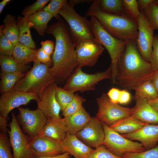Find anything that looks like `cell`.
I'll use <instances>...</instances> for the list:
<instances>
[{
	"label": "cell",
	"instance_id": "39",
	"mask_svg": "<svg viewBox=\"0 0 158 158\" xmlns=\"http://www.w3.org/2000/svg\"><path fill=\"white\" fill-rule=\"evenodd\" d=\"M11 146L6 134H0V158H14L11 152Z\"/></svg>",
	"mask_w": 158,
	"mask_h": 158
},
{
	"label": "cell",
	"instance_id": "25",
	"mask_svg": "<svg viewBox=\"0 0 158 158\" xmlns=\"http://www.w3.org/2000/svg\"><path fill=\"white\" fill-rule=\"evenodd\" d=\"M38 49L29 48L18 43L15 46L12 56L21 65L36 62Z\"/></svg>",
	"mask_w": 158,
	"mask_h": 158
},
{
	"label": "cell",
	"instance_id": "24",
	"mask_svg": "<svg viewBox=\"0 0 158 158\" xmlns=\"http://www.w3.org/2000/svg\"><path fill=\"white\" fill-rule=\"evenodd\" d=\"M53 17L49 12L43 10L36 12L27 18L31 28H34L40 36H44L49 21Z\"/></svg>",
	"mask_w": 158,
	"mask_h": 158
},
{
	"label": "cell",
	"instance_id": "37",
	"mask_svg": "<svg viewBox=\"0 0 158 158\" xmlns=\"http://www.w3.org/2000/svg\"><path fill=\"white\" fill-rule=\"evenodd\" d=\"M50 1V0H37L33 4L27 6L24 8L22 13L23 17L27 18L32 14L43 10Z\"/></svg>",
	"mask_w": 158,
	"mask_h": 158
},
{
	"label": "cell",
	"instance_id": "30",
	"mask_svg": "<svg viewBox=\"0 0 158 158\" xmlns=\"http://www.w3.org/2000/svg\"><path fill=\"white\" fill-rule=\"evenodd\" d=\"M99 7L103 11L111 14L126 15L122 8V0H97Z\"/></svg>",
	"mask_w": 158,
	"mask_h": 158
},
{
	"label": "cell",
	"instance_id": "6",
	"mask_svg": "<svg viewBox=\"0 0 158 158\" xmlns=\"http://www.w3.org/2000/svg\"><path fill=\"white\" fill-rule=\"evenodd\" d=\"M69 27L71 34L76 43L95 42L89 20L81 16L67 1L59 12Z\"/></svg>",
	"mask_w": 158,
	"mask_h": 158
},
{
	"label": "cell",
	"instance_id": "11",
	"mask_svg": "<svg viewBox=\"0 0 158 158\" xmlns=\"http://www.w3.org/2000/svg\"><path fill=\"white\" fill-rule=\"evenodd\" d=\"M19 114L17 120L24 131L31 138L40 135L47 119L38 108L35 110L28 108H18Z\"/></svg>",
	"mask_w": 158,
	"mask_h": 158
},
{
	"label": "cell",
	"instance_id": "15",
	"mask_svg": "<svg viewBox=\"0 0 158 158\" xmlns=\"http://www.w3.org/2000/svg\"><path fill=\"white\" fill-rule=\"evenodd\" d=\"M75 49L78 66L82 68L94 66L104 48L95 42H83L76 43Z\"/></svg>",
	"mask_w": 158,
	"mask_h": 158
},
{
	"label": "cell",
	"instance_id": "21",
	"mask_svg": "<svg viewBox=\"0 0 158 158\" xmlns=\"http://www.w3.org/2000/svg\"><path fill=\"white\" fill-rule=\"evenodd\" d=\"M68 132L64 118L47 119L39 135L62 142Z\"/></svg>",
	"mask_w": 158,
	"mask_h": 158
},
{
	"label": "cell",
	"instance_id": "18",
	"mask_svg": "<svg viewBox=\"0 0 158 158\" xmlns=\"http://www.w3.org/2000/svg\"><path fill=\"white\" fill-rule=\"evenodd\" d=\"M121 135L139 141L146 150H150L156 146L158 142V124H147L133 132Z\"/></svg>",
	"mask_w": 158,
	"mask_h": 158
},
{
	"label": "cell",
	"instance_id": "55",
	"mask_svg": "<svg viewBox=\"0 0 158 158\" xmlns=\"http://www.w3.org/2000/svg\"><path fill=\"white\" fill-rule=\"evenodd\" d=\"M154 2L158 6V0H154Z\"/></svg>",
	"mask_w": 158,
	"mask_h": 158
},
{
	"label": "cell",
	"instance_id": "23",
	"mask_svg": "<svg viewBox=\"0 0 158 158\" xmlns=\"http://www.w3.org/2000/svg\"><path fill=\"white\" fill-rule=\"evenodd\" d=\"M147 124L131 115L116 121L109 126L118 133L123 134L133 132Z\"/></svg>",
	"mask_w": 158,
	"mask_h": 158
},
{
	"label": "cell",
	"instance_id": "4",
	"mask_svg": "<svg viewBox=\"0 0 158 158\" xmlns=\"http://www.w3.org/2000/svg\"><path fill=\"white\" fill-rule=\"evenodd\" d=\"M95 37V42L103 46L110 56L111 63L112 84H115L118 75V65L126 45L125 40L116 38L107 32L98 20L94 16H90L89 20Z\"/></svg>",
	"mask_w": 158,
	"mask_h": 158
},
{
	"label": "cell",
	"instance_id": "43",
	"mask_svg": "<svg viewBox=\"0 0 158 158\" xmlns=\"http://www.w3.org/2000/svg\"><path fill=\"white\" fill-rule=\"evenodd\" d=\"M37 59L43 64L51 66L52 65V59H51L50 55L45 52L41 48L38 49Z\"/></svg>",
	"mask_w": 158,
	"mask_h": 158
},
{
	"label": "cell",
	"instance_id": "16",
	"mask_svg": "<svg viewBox=\"0 0 158 158\" xmlns=\"http://www.w3.org/2000/svg\"><path fill=\"white\" fill-rule=\"evenodd\" d=\"M75 135L87 145L96 148L102 145L104 139L102 123L96 116L91 117L87 123Z\"/></svg>",
	"mask_w": 158,
	"mask_h": 158
},
{
	"label": "cell",
	"instance_id": "2",
	"mask_svg": "<svg viewBox=\"0 0 158 158\" xmlns=\"http://www.w3.org/2000/svg\"><path fill=\"white\" fill-rule=\"evenodd\" d=\"M126 41L124 51L118 65V75L115 83L126 90H133L151 80L156 71L140 53L136 41Z\"/></svg>",
	"mask_w": 158,
	"mask_h": 158
},
{
	"label": "cell",
	"instance_id": "7",
	"mask_svg": "<svg viewBox=\"0 0 158 158\" xmlns=\"http://www.w3.org/2000/svg\"><path fill=\"white\" fill-rule=\"evenodd\" d=\"M78 66L67 80L63 87L64 89L82 93L95 90V86L101 80L110 79L111 75L110 66L106 71L94 74L84 72Z\"/></svg>",
	"mask_w": 158,
	"mask_h": 158
},
{
	"label": "cell",
	"instance_id": "36",
	"mask_svg": "<svg viewBox=\"0 0 158 158\" xmlns=\"http://www.w3.org/2000/svg\"><path fill=\"white\" fill-rule=\"evenodd\" d=\"M122 157L124 158H158V145L152 148L143 152L126 153Z\"/></svg>",
	"mask_w": 158,
	"mask_h": 158
},
{
	"label": "cell",
	"instance_id": "49",
	"mask_svg": "<svg viewBox=\"0 0 158 158\" xmlns=\"http://www.w3.org/2000/svg\"><path fill=\"white\" fill-rule=\"evenodd\" d=\"M7 119L5 118L0 115V133L6 134L8 130L7 129Z\"/></svg>",
	"mask_w": 158,
	"mask_h": 158
},
{
	"label": "cell",
	"instance_id": "40",
	"mask_svg": "<svg viewBox=\"0 0 158 158\" xmlns=\"http://www.w3.org/2000/svg\"><path fill=\"white\" fill-rule=\"evenodd\" d=\"M66 0H51L43 10L51 13L53 17L57 19L59 17V12L65 4Z\"/></svg>",
	"mask_w": 158,
	"mask_h": 158
},
{
	"label": "cell",
	"instance_id": "3",
	"mask_svg": "<svg viewBox=\"0 0 158 158\" xmlns=\"http://www.w3.org/2000/svg\"><path fill=\"white\" fill-rule=\"evenodd\" d=\"M85 16L95 17L104 28L116 38L126 41H136L137 38L138 23L126 15H113L103 11L99 7L97 0L91 5Z\"/></svg>",
	"mask_w": 158,
	"mask_h": 158
},
{
	"label": "cell",
	"instance_id": "26",
	"mask_svg": "<svg viewBox=\"0 0 158 158\" xmlns=\"http://www.w3.org/2000/svg\"><path fill=\"white\" fill-rule=\"evenodd\" d=\"M19 31V42L30 48L35 49V43L30 31V25L27 18L19 16L17 18Z\"/></svg>",
	"mask_w": 158,
	"mask_h": 158
},
{
	"label": "cell",
	"instance_id": "1",
	"mask_svg": "<svg viewBox=\"0 0 158 158\" xmlns=\"http://www.w3.org/2000/svg\"><path fill=\"white\" fill-rule=\"evenodd\" d=\"M47 34L53 36L55 40L52 65L50 70L56 82L67 80L78 66L76 52V42L69 28L60 17L56 22L48 26Z\"/></svg>",
	"mask_w": 158,
	"mask_h": 158
},
{
	"label": "cell",
	"instance_id": "33",
	"mask_svg": "<svg viewBox=\"0 0 158 158\" xmlns=\"http://www.w3.org/2000/svg\"><path fill=\"white\" fill-rule=\"evenodd\" d=\"M85 101L83 97L75 93L72 101L62 111V115L65 117L76 113L83 107L82 104Z\"/></svg>",
	"mask_w": 158,
	"mask_h": 158
},
{
	"label": "cell",
	"instance_id": "20",
	"mask_svg": "<svg viewBox=\"0 0 158 158\" xmlns=\"http://www.w3.org/2000/svg\"><path fill=\"white\" fill-rule=\"evenodd\" d=\"M61 143L64 152L68 153L75 158H85L94 150L82 142L75 135L68 132Z\"/></svg>",
	"mask_w": 158,
	"mask_h": 158
},
{
	"label": "cell",
	"instance_id": "31",
	"mask_svg": "<svg viewBox=\"0 0 158 158\" xmlns=\"http://www.w3.org/2000/svg\"><path fill=\"white\" fill-rule=\"evenodd\" d=\"M122 8L124 14L138 23L140 11L136 0H122Z\"/></svg>",
	"mask_w": 158,
	"mask_h": 158
},
{
	"label": "cell",
	"instance_id": "22",
	"mask_svg": "<svg viewBox=\"0 0 158 158\" xmlns=\"http://www.w3.org/2000/svg\"><path fill=\"white\" fill-rule=\"evenodd\" d=\"M91 118L83 107L76 113L64 117L68 132L76 135L87 123Z\"/></svg>",
	"mask_w": 158,
	"mask_h": 158
},
{
	"label": "cell",
	"instance_id": "32",
	"mask_svg": "<svg viewBox=\"0 0 158 158\" xmlns=\"http://www.w3.org/2000/svg\"><path fill=\"white\" fill-rule=\"evenodd\" d=\"M75 92L65 90L57 87L56 91V100L60 106L61 111H63L67 105L72 101L74 97Z\"/></svg>",
	"mask_w": 158,
	"mask_h": 158
},
{
	"label": "cell",
	"instance_id": "27",
	"mask_svg": "<svg viewBox=\"0 0 158 158\" xmlns=\"http://www.w3.org/2000/svg\"><path fill=\"white\" fill-rule=\"evenodd\" d=\"M2 32L15 45L19 43V31L15 16L7 14L3 20Z\"/></svg>",
	"mask_w": 158,
	"mask_h": 158
},
{
	"label": "cell",
	"instance_id": "29",
	"mask_svg": "<svg viewBox=\"0 0 158 158\" xmlns=\"http://www.w3.org/2000/svg\"><path fill=\"white\" fill-rule=\"evenodd\" d=\"M135 94L133 98H141L148 101L154 99L158 94L151 80L147 81L134 89Z\"/></svg>",
	"mask_w": 158,
	"mask_h": 158
},
{
	"label": "cell",
	"instance_id": "9",
	"mask_svg": "<svg viewBox=\"0 0 158 158\" xmlns=\"http://www.w3.org/2000/svg\"><path fill=\"white\" fill-rule=\"evenodd\" d=\"M9 125V141L14 158H36L38 157L30 145L28 136L23 133L14 113Z\"/></svg>",
	"mask_w": 158,
	"mask_h": 158
},
{
	"label": "cell",
	"instance_id": "13",
	"mask_svg": "<svg viewBox=\"0 0 158 158\" xmlns=\"http://www.w3.org/2000/svg\"><path fill=\"white\" fill-rule=\"evenodd\" d=\"M39 97L34 93L16 90L2 94L0 98V115L8 118V114L13 109L26 105L31 100L37 101Z\"/></svg>",
	"mask_w": 158,
	"mask_h": 158
},
{
	"label": "cell",
	"instance_id": "12",
	"mask_svg": "<svg viewBox=\"0 0 158 158\" xmlns=\"http://www.w3.org/2000/svg\"><path fill=\"white\" fill-rule=\"evenodd\" d=\"M138 24V34L136 40V46L143 59L150 62L154 39V30L143 11H140Z\"/></svg>",
	"mask_w": 158,
	"mask_h": 158
},
{
	"label": "cell",
	"instance_id": "42",
	"mask_svg": "<svg viewBox=\"0 0 158 158\" xmlns=\"http://www.w3.org/2000/svg\"><path fill=\"white\" fill-rule=\"evenodd\" d=\"M25 73L19 72H7L1 73L0 84L16 79H20L24 75Z\"/></svg>",
	"mask_w": 158,
	"mask_h": 158
},
{
	"label": "cell",
	"instance_id": "53",
	"mask_svg": "<svg viewBox=\"0 0 158 158\" xmlns=\"http://www.w3.org/2000/svg\"><path fill=\"white\" fill-rule=\"evenodd\" d=\"M149 103L158 111V96L154 99L148 101Z\"/></svg>",
	"mask_w": 158,
	"mask_h": 158
},
{
	"label": "cell",
	"instance_id": "46",
	"mask_svg": "<svg viewBox=\"0 0 158 158\" xmlns=\"http://www.w3.org/2000/svg\"><path fill=\"white\" fill-rule=\"evenodd\" d=\"M20 79H16L2 84H0V90L2 94L13 90L18 82Z\"/></svg>",
	"mask_w": 158,
	"mask_h": 158
},
{
	"label": "cell",
	"instance_id": "54",
	"mask_svg": "<svg viewBox=\"0 0 158 158\" xmlns=\"http://www.w3.org/2000/svg\"><path fill=\"white\" fill-rule=\"evenodd\" d=\"M10 0H3L0 2V13H1L4 8L6 5L10 2Z\"/></svg>",
	"mask_w": 158,
	"mask_h": 158
},
{
	"label": "cell",
	"instance_id": "45",
	"mask_svg": "<svg viewBox=\"0 0 158 158\" xmlns=\"http://www.w3.org/2000/svg\"><path fill=\"white\" fill-rule=\"evenodd\" d=\"M120 92V90L112 87L109 90L107 94L111 102L115 103H118Z\"/></svg>",
	"mask_w": 158,
	"mask_h": 158
},
{
	"label": "cell",
	"instance_id": "38",
	"mask_svg": "<svg viewBox=\"0 0 158 158\" xmlns=\"http://www.w3.org/2000/svg\"><path fill=\"white\" fill-rule=\"evenodd\" d=\"M85 158H124L117 156L102 145L90 153Z\"/></svg>",
	"mask_w": 158,
	"mask_h": 158
},
{
	"label": "cell",
	"instance_id": "41",
	"mask_svg": "<svg viewBox=\"0 0 158 158\" xmlns=\"http://www.w3.org/2000/svg\"><path fill=\"white\" fill-rule=\"evenodd\" d=\"M150 62L154 69L158 71V34L154 37L152 51Z\"/></svg>",
	"mask_w": 158,
	"mask_h": 158
},
{
	"label": "cell",
	"instance_id": "35",
	"mask_svg": "<svg viewBox=\"0 0 158 158\" xmlns=\"http://www.w3.org/2000/svg\"><path fill=\"white\" fill-rule=\"evenodd\" d=\"M4 24L0 27V55L12 56L15 45L6 37L2 32Z\"/></svg>",
	"mask_w": 158,
	"mask_h": 158
},
{
	"label": "cell",
	"instance_id": "19",
	"mask_svg": "<svg viewBox=\"0 0 158 158\" xmlns=\"http://www.w3.org/2000/svg\"><path fill=\"white\" fill-rule=\"evenodd\" d=\"M135 104L133 107L131 116L142 121L152 124H158V111L148 102L141 98H133Z\"/></svg>",
	"mask_w": 158,
	"mask_h": 158
},
{
	"label": "cell",
	"instance_id": "8",
	"mask_svg": "<svg viewBox=\"0 0 158 158\" xmlns=\"http://www.w3.org/2000/svg\"><path fill=\"white\" fill-rule=\"evenodd\" d=\"M102 124L104 137L102 145L112 153L122 157L126 153L140 152L146 150L140 143L124 137L105 123H102Z\"/></svg>",
	"mask_w": 158,
	"mask_h": 158
},
{
	"label": "cell",
	"instance_id": "10",
	"mask_svg": "<svg viewBox=\"0 0 158 158\" xmlns=\"http://www.w3.org/2000/svg\"><path fill=\"white\" fill-rule=\"evenodd\" d=\"M98 110L96 117L109 126L123 118L131 116L133 108L121 106L111 102L107 94L103 93L97 99Z\"/></svg>",
	"mask_w": 158,
	"mask_h": 158
},
{
	"label": "cell",
	"instance_id": "44",
	"mask_svg": "<svg viewBox=\"0 0 158 158\" xmlns=\"http://www.w3.org/2000/svg\"><path fill=\"white\" fill-rule=\"evenodd\" d=\"M40 44L41 48L46 53L50 55L53 53L54 48V44L51 40L42 41Z\"/></svg>",
	"mask_w": 158,
	"mask_h": 158
},
{
	"label": "cell",
	"instance_id": "48",
	"mask_svg": "<svg viewBox=\"0 0 158 158\" xmlns=\"http://www.w3.org/2000/svg\"><path fill=\"white\" fill-rule=\"evenodd\" d=\"M154 0H137L138 7L140 11H143Z\"/></svg>",
	"mask_w": 158,
	"mask_h": 158
},
{
	"label": "cell",
	"instance_id": "50",
	"mask_svg": "<svg viewBox=\"0 0 158 158\" xmlns=\"http://www.w3.org/2000/svg\"><path fill=\"white\" fill-rule=\"evenodd\" d=\"M94 1L90 0H70L68 3L71 6L74 7V6L77 4L83 3H90L92 2H93Z\"/></svg>",
	"mask_w": 158,
	"mask_h": 158
},
{
	"label": "cell",
	"instance_id": "14",
	"mask_svg": "<svg viewBox=\"0 0 158 158\" xmlns=\"http://www.w3.org/2000/svg\"><path fill=\"white\" fill-rule=\"evenodd\" d=\"M57 87L55 82L49 85L43 91L36 101L37 108L47 119L61 118L60 113L61 109L56 96Z\"/></svg>",
	"mask_w": 158,
	"mask_h": 158
},
{
	"label": "cell",
	"instance_id": "17",
	"mask_svg": "<svg viewBox=\"0 0 158 158\" xmlns=\"http://www.w3.org/2000/svg\"><path fill=\"white\" fill-rule=\"evenodd\" d=\"M28 139L30 146L38 157H53L64 153L61 142L41 135L33 138L28 136Z\"/></svg>",
	"mask_w": 158,
	"mask_h": 158
},
{
	"label": "cell",
	"instance_id": "52",
	"mask_svg": "<svg viewBox=\"0 0 158 158\" xmlns=\"http://www.w3.org/2000/svg\"><path fill=\"white\" fill-rule=\"evenodd\" d=\"M36 158H70V155L68 153L66 152L61 154L53 157H42Z\"/></svg>",
	"mask_w": 158,
	"mask_h": 158
},
{
	"label": "cell",
	"instance_id": "34",
	"mask_svg": "<svg viewBox=\"0 0 158 158\" xmlns=\"http://www.w3.org/2000/svg\"><path fill=\"white\" fill-rule=\"evenodd\" d=\"M154 1L143 12L153 29L158 30V6Z\"/></svg>",
	"mask_w": 158,
	"mask_h": 158
},
{
	"label": "cell",
	"instance_id": "28",
	"mask_svg": "<svg viewBox=\"0 0 158 158\" xmlns=\"http://www.w3.org/2000/svg\"><path fill=\"white\" fill-rule=\"evenodd\" d=\"M0 65L1 73L19 72L25 73L30 68L28 65L20 64L13 57L0 55Z\"/></svg>",
	"mask_w": 158,
	"mask_h": 158
},
{
	"label": "cell",
	"instance_id": "51",
	"mask_svg": "<svg viewBox=\"0 0 158 158\" xmlns=\"http://www.w3.org/2000/svg\"><path fill=\"white\" fill-rule=\"evenodd\" d=\"M151 81L158 94V71H156Z\"/></svg>",
	"mask_w": 158,
	"mask_h": 158
},
{
	"label": "cell",
	"instance_id": "5",
	"mask_svg": "<svg viewBox=\"0 0 158 158\" xmlns=\"http://www.w3.org/2000/svg\"><path fill=\"white\" fill-rule=\"evenodd\" d=\"M51 66L37 60L32 68L17 83L13 90L36 94L39 97L44 89L56 82L50 71Z\"/></svg>",
	"mask_w": 158,
	"mask_h": 158
},
{
	"label": "cell",
	"instance_id": "47",
	"mask_svg": "<svg viewBox=\"0 0 158 158\" xmlns=\"http://www.w3.org/2000/svg\"><path fill=\"white\" fill-rule=\"evenodd\" d=\"M130 94L126 90H121L118 103L125 104L128 103L130 100Z\"/></svg>",
	"mask_w": 158,
	"mask_h": 158
}]
</instances>
